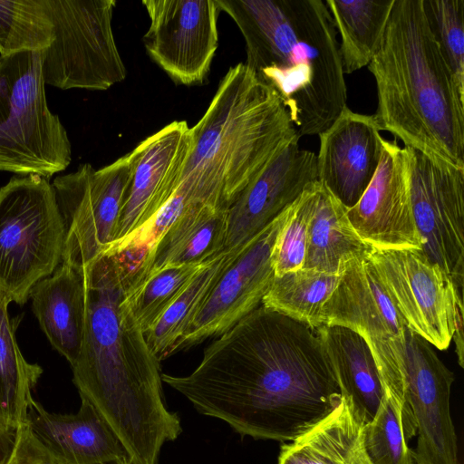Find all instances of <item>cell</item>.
I'll use <instances>...</instances> for the list:
<instances>
[{"label": "cell", "mask_w": 464, "mask_h": 464, "mask_svg": "<svg viewBox=\"0 0 464 464\" xmlns=\"http://www.w3.org/2000/svg\"><path fill=\"white\" fill-rule=\"evenodd\" d=\"M10 299L0 291V430L16 431L27 422L35 387L43 370L20 352L8 316Z\"/></svg>", "instance_id": "4316f807"}, {"label": "cell", "mask_w": 464, "mask_h": 464, "mask_svg": "<svg viewBox=\"0 0 464 464\" xmlns=\"http://www.w3.org/2000/svg\"><path fill=\"white\" fill-rule=\"evenodd\" d=\"M6 464H62L34 437L28 423L16 430L14 446Z\"/></svg>", "instance_id": "e575fe53"}, {"label": "cell", "mask_w": 464, "mask_h": 464, "mask_svg": "<svg viewBox=\"0 0 464 464\" xmlns=\"http://www.w3.org/2000/svg\"><path fill=\"white\" fill-rule=\"evenodd\" d=\"M54 37L42 52L45 84L61 90L105 91L127 75L112 15L115 0H46Z\"/></svg>", "instance_id": "ba28073f"}, {"label": "cell", "mask_w": 464, "mask_h": 464, "mask_svg": "<svg viewBox=\"0 0 464 464\" xmlns=\"http://www.w3.org/2000/svg\"><path fill=\"white\" fill-rule=\"evenodd\" d=\"M125 464H131L130 462L125 463Z\"/></svg>", "instance_id": "f35d334b"}, {"label": "cell", "mask_w": 464, "mask_h": 464, "mask_svg": "<svg viewBox=\"0 0 464 464\" xmlns=\"http://www.w3.org/2000/svg\"><path fill=\"white\" fill-rule=\"evenodd\" d=\"M288 207L239 246L194 315L177 352L220 336L256 309L275 278L272 251Z\"/></svg>", "instance_id": "4fadbf2b"}, {"label": "cell", "mask_w": 464, "mask_h": 464, "mask_svg": "<svg viewBox=\"0 0 464 464\" xmlns=\"http://www.w3.org/2000/svg\"><path fill=\"white\" fill-rule=\"evenodd\" d=\"M346 215L357 236L371 248L422 249L412 213L406 154L396 139H382L377 170Z\"/></svg>", "instance_id": "2e32d148"}, {"label": "cell", "mask_w": 464, "mask_h": 464, "mask_svg": "<svg viewBox=\"0 0 464 464\" xmlns=\"http://www.w3.org/2000/svg\"><path fill=\"white\" fill-rule=\"evenodd\" d=\"M373 115L346 106L319 135L317 179L344 207L354 206L380 163L382 137Z\"/></svg>", "instance_id": "d6986e66"}, {"label": "cell", "mask_w": 464, "mask_h": 464, "mask_svg": "<svg viewBox=\"0 0 464 464\" xmlns=\"http://www.w3.org/2000/svg\"><path fill=\"white\" fill-rule=\"evenodd\" d=\"M161 381L242 437L279 442L306 432L342 400L315 330L262 304L206 348L191 373Z\"/></svg>", "instance_id": "6da1fadb"}, {"label": "cell", "mask_w": 464, "mask_h": 464, "mask_svg": "<svg viewBox=\"0 0 464 464\" xmlns=\"http://www.w3.org/2000/svg\"><path fill=\"white\" fill-rule=\"evenodd\" d=\"M72 160V146L45 96L42 53L0 57V171L50 179Z\"/></svg>", "instance_id": "8992f818"}, {"label": "cell", "mask_w": 464, "mask_h": 464, "mask_svg": "<svg viewBox=\"0 0 464 464\" xmlns=\"http://www.w3.org/2000/svg\"><path fill=\"white\" fill-rule=\"evenodd\" d=\"M150 26L143 44L177 85L202 84L218 46L216 0H144Z\"/></svg>", "instance_id": "5bb4252c"}, {"label": "cell", "mask_w": 464, "mask_h": 464, "mask_svg": "<svg viewBox=\"0 0 464 464\" xmlns=\"http://www.w3.org/2000/svg\"><path fill=\"white\" fill-rule=\"evenodd\" d=\"M394 0H327L341 43L339 52L343 73L368 66L376 53Z\"/></svg>", "instance_id": "484cf974"}, {"label": "cell", "mask_w": 464, "mask_h": 464, "mask_svg": "<svg viewBox=\"0 0 464 464\" xmlns=\"http://www.w3.org/2000/svg\"><path fill=\"white\" fill-rule=\"evenodd\" d=\"M241 32L246 65L272 88L299 138L347 106L337 32L323 0H216Z\"/></svg>", "instance_id": "3957f363"}, {"label": "cell", "mask_w": 464, "mask_h": 464, "mask_svg": "<svg viewBox=\"0 0 464 464\" xmlns=\"http://www.w3.org/2000/svg\"><path fill=\"white\" fill-rule=\"evenodd\" d=\"M339 273V283L323 307V325L343 326L362 336L376 363L383 392L406 401L407 325L382 285L369 250L345 257Z\"/></svg>", "instance_id": "9c48e42d"}, {"label": "cell", "mask_w": 464, "mask_h": 464, "mask_svg": "<svg viewBox=\"0 0 464 464\" xmlns=\"http://www.w3.org/2000/svg\"><path fill=\"white\" fill-rule=\"evenodd\" d=\"M53 37L46 0H0V57L42 53Z\"/></svg>", "instance_id": "4dcf8cb0"}, {"label": "cell", "mask_w": 464, "mask_h": 464, "mask_svg": "<svg viewBox=\"0 0 464 464\" xmlns=\"http://www.w3.org/2000/svg\"><path fill=\"white\" fill-rule=\"evenodd\" d=\"M33 310L51 344L73 366L80 353L85 318L82 267L62 265L31 289Z\"/></svg>", "instance_id": "7402d4cb"}, {"label": "cell", "mask_w": 464, "mask_h": 464, "mask_svg": "<svg viewBox=\"0 0 464 464\" xmlns=\"http://www.w3.org/2000/svg\"><path fill=\"white\" fill-rule=\"evenodd\" d=\"M346 211L347 208L320 183L302 268L340 274L345 257L371 249L353 229Z\"/></svg>", "instance_id": "d4e9b609"}, {"label": "cell", "mask_w": 464, "mask_h": 464, "mask_svg": "<svg viewBox=\"0 0 464 464\" xmlns=\"http://www.w3.org/2000/svg\"><path fill=\"white\" fill-rule=\"evenodd\" d=\"M81 400L74 414L50 412L33 400L27 423L34 437L62 464L131 463L108 422L88 400Z\"/></svg>", "instance_id": "ffe728a7"}, {"label": "cell", "mask_w": 464, "mask_h": 464, "mask_svg": "<svg viewBox=\"0 0 464 464\" xmlns=\"http://www.w3.org/2000/svg\"><path fill=\"white\" fill-rule=\"evenodd\" d=\"M65 228L53 188L37 175L0 188V291L24 304L31 289L63 261Z\"/></svg>", "instance_id": "52a82bcc"}, {"label": "cell", "mask_w": 464, "mask_h": 464, "mask_svg": "<svg viewBox=\"0 0 464 464\" xmlns=\"http://www.w3.org/2000/svg\"><path fill=\"white\" fill-rule=\"evenodd\" d=\"M211 260L165 267L126 294L125 300L144 334Z\"/></svg>", "instance_id": "1f68e13d"}, {"label": "cell", "mask_w": 464, "mask_h": 464, "mask_svg": "<svg viewBox=\"0 0 464 464\" xmlns=\"http://www.w3.org/2000/svg\"><path fill=\"white\" fill-rule=\"evenodd\" d=\"M430 30L464 92V0H423Z\"/></svg>", "instance_id": "836d02e7"}, {"label": "cell", "mask_w": 464, "mask_h": 464, "mask_svg": "<svg viewBox=\"0 0 464 464\" xmlns=\"http://www.w3.org/2000/svg\"><path fill=\"white\" fill-rule=\"evenodd\" d=\"M367 67L376 83L379 130L464 168V92L430 30L423 0H394Z\"/></svg>", "instance_id": "277c9868"}, {"label": "cell", "mask_w": 464, "mask_h": 464, "mask_svg": "<svg viewBox=\"0 0 464 464\" xmlns=\"http://www.w3.org/2000/svg\"><path fill=\"white\" fill-rule=\"evenodd\" d=\"M369 256L393 304L413 333L439 350H446L463 305L450 276L422 249L371 248Z\"/></svg>", "instance_id": "7c38bea8"}, {"label": "cell", "mask_w": 464, "mask_h": 464, "mask_svg": "<svg viewBox=\"0 0 464 464\" xmlns=\"http://www.w3.org/2000/svg\"><path fill=\"white\" fill-rule=\"evenodd\" d=\"M319 185L318 180L309 184L288 207L286 218L272 251L275 276H280L303 267L307 246L308 227Z\"/></svg>", "instance_id": "d6a6232c"}, {"label": "cell", "mask_w": 464, "mask_h": 464, "mask_svg": "<svg viewBox=\"0 0 464 464\" xmlns=\"http://www.w3.org/2000/svg\"><path fill=\"white\" fill-rule=\"evenodd\" d=\"M317 180L316 154L291 141L227 209L224 250L241 246Z\"/></svg>", "instance_id": "ac0fdd59"}, {"label": "cell", "mask_w": 464, "mask_h": 464, "mask_svg": "<svg viewBox=\"0 0 464 464\" xmlns=\"http://www.w3.org/2000/svg\"><path fill=\"white\" fill-rule=\"evenodd\" d=\"M16 431L0 430V464H6L13 451Z\"/></svg>", "instance_id": "8d00e7d4"}, {"label": "cell", "mask_w": 464, "mask_h": 464, "mask_svg": "<svg viewBox=\"0 0 464 464\" xmlns=\"http://www.w3.org/2000/svg\"><path fill=\"white\" fill-rule=\"evenodd\" d=\"M82 272L85 318L73 383L132 464H158L162 446L177 440L182 428L164 403L160 362L125 300L130 271L116 256L102 254Z\"/></svg>", "instance_id": "7a4b0ae2"}, {"label": "cell", "mask_w": 464, "mask_h": 464, "mask_svg": "<svg viewBox=\"0 0 464 464\" xmlns=\"http://www.w3.org/2000/svg\"><path fill=\"white\" fill-rule=\"evenodd\" d=\"M406 401L417 427L415 464H459L458 438L450 413L453 372L432 345L405 328Z\"/></svg>", "instance_id": "9a60e30c"}, {"label": "cell", "mask_w": 464, "mask_h": 464, "mask_svg": "<svg viewBox=\"0 0 464 464\" xmlns=\"http://www.w3.org/2000/svg\"><path fill=\"white\" fill-rule=\"evenodd\" d=\"M314 330L334 367L342 397L351 401L353 413L361 423L371 422L384 392L365 341L343 326L321 325Z\"/></svg>", "instance_id": "603a6c76"}, {"label": "cell", "mask_w": 464, "mask_h": 464, "mask_svg": "<svg viewBox=\"0 0 464 464\" xmlns=\"http://www.w3.org/2000/svg\"><path fill=\"white\" fill-rule=\"evenodd\" d=\"M191 134L190 155L176 191L192 203L225 209L300 139L276 92L242 63L221 79Z\"/></svg>", "instance_id": "5b68a950"}, {"label": "cell", "mask_w": 464, "mask_h": 464, "mask_svg": "<svg viewBox=\"0 0 464 464\" xmlns=\"http://www.w3.org/2000/svg\"><path fill=\"white\" fill-rule=\"evenodd\" d=\"M227 232V209L203 203L190 205L152 246L126 294L165 267L213 259L224 251Z\"/></svg>", "instance_id": "44dd1931"}, {"label": "cell", "mask_w": 464, "mask_h": 464, "mask_svg": "<svg viewBox=\"0 0 464 464\" xmlns=\"http://www.w3.org/2000/svg\"><path fill=\"white\" fill-rule=\"evenodd\" d=\"M131 177L129 153L100 169L84 163L53 179L65 228L62 262L82 267L113 242Z\"/></svg>", "instance_id": "30bf717a"}, {"label": "cell", "mask_w": 464, "mask_h": 464, "mask_svg": "<svg viewBox=\"0 0 464 464\" xmlns=\"http://www.w3.org/2000/svg\"><path fill=\"white\" fill-rule=\"evenodd\" d=\"M357 464H371L369 459L367 458L364 449H363V442L362 446L361 447L358 456H357Z\"/></svg>", "instance_id": "74e56055"}, {"label": "cell", "mask_w": 464, "mask_h": 464, "mask_svg": "<svg viewBox=\"0 0 464 464\" xmlns=\"http://www.w3.org/2000/svg\"><path fill=\"white\" fill-rule=\"evenodd\" d=\"M191 146V128L186 121H174L130 152L132 177L111 244L143 227L169 200L179 187Z\"/></svg>", "instance_id": "e0dca14e"}, {"label": "cell", "mask_w": 464, "mask_h": 464, "mask_svg": "<svg viewBox=\"0 0 464 464\" xmlns=\"http://www.w3.org/2000/svg\"><path fill=\"white\" fill-rule=\"evenodd\" d=\"M341 274L301 268L275 276L261 304L312 329L323 325L322 311Z\"/></svg>", "instance_id": "83f0119b"}, {"label": "cell", "mask_w": 464, "mask_h": 464, "mask_svg": "<svg viewBox=\"0 0 464 464\" xmlns=\"http://www.w3.org/2000/svg\"><path fill=\"white\" fill-rule=\"evenodd\" d=\"M452 340H454L456 344V353L458 355L459 364L463 368V305L459 306L457 311L455 330Z\"/></svg>", "instance_id": "d590c367"}, {"label": "cell", "mask_w": 464, "mask_h": 464, "mask_svg": "<svg viewBox=\"0 0 464 464\" xmlns=\"http://www.w3.org/2000/svg\"><path fill=\"white\" fill-rule=\"evenodd\" d=\"M403 149L422 251L463 293L464 168L411 147Z\"/></svg>", "instance_id": "8fae6325"}, {"label": "cell", "mask_w": 464, "mask_h": 464, "mask_svg": "<svg viewBox=\"0 0 464 464\" xmlns=\"http://www.w3.org/2000/svg\"><path fill=\"white\" fill-rule=\"evenodd\" d=\"M417 427L409 404L384 392L372 420L363 425L364 452L371 464H415L410 440Z\"/></svg>", "instance_id": "f546056e"}, {"label": "cell", "mask_w": 464, "mask_h": 464, "mask_svg": "<svg viewBox=\"0 0 464 464\" xmlns=\"http://www.w3.org/2000/svg\"><path fill=\"white\" fill-rule=\"evenodd\" d=\"M237 249L224 250L214 257L144 334L159 362L177 353L188 326Z\"/></svg>", "instance_id": "f1b7e54d"}, {"label": "cell", "mask_w": 464, "mask_h": 464, "mask_svg": "<svg viewBox=\"0 0 464 464\" xmlns=\"http://www.w3.org/2000/svg\"><path fill=\"white\" fill-rule=\"evenodd\" d=\"M362 430L351 401L342 397L329 415L280 447L277 464H357Z\"/></svg>", "instance_id": "cb8c5ba5"}]
</instances>
